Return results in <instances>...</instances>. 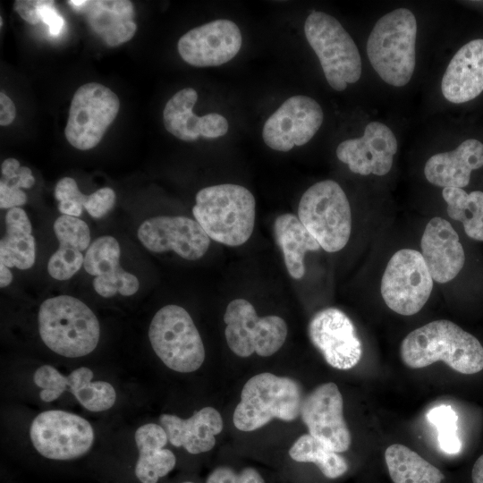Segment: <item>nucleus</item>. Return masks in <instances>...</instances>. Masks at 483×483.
<instances>
[{"mask_svg":"<svg viewBox=\"0 0 483 483\" xmlns=\"http://www.w3.org/2000/svg\"><path fill=\"white\" fill-rule=\"evenodd\" d=\"M239 483H265L260 474L253 468H245L239 473Z\"/></svg>","mask_w":483,"mask_h":483,"instance_id":"37998d69","label":"nucleus"},{"mask_svg":"<svg viewBox=\"0 0 483 483\" xmlns=\"http://www.w3.org/2000/svg\"><path fill=\"white\" fill-rule=\"evenodd\" d=\"M192 214L210 239L227 246H240L253 233L256 200L242 185H213L197 193Z\"/></svg>","mask_w":483,"mask_h":483,"instance_id":"f03ea898","label":"nucleus"},{"mask_svg":"<svg viewBox=\"0 0 483 483\" xmlns=\"http://www.w3.org/2000/svg\"><path fill=\"white\" fill-rule=\"evenodd\" d=\"M385 461L394 483H442L445 478L440 470L402 444L389 445Z\"/></svg>","mask_w":483,"mask_h":483,"instance_id":"c756f323","label":"nucleus"},{"mask_svg":"<svg viewBox=\"0 0 483 483\" xmlns=\"http://www.w3.org/2000/svg\"><path fill=\"white\" fill-rule=\"evenodd\" d=\"M304 32L334 89L343 91L360 80L362 67L359 50L335 17L313 11L305 21Z\"/></svg>","mask_w":483,"mask_h":483,"instance_id":"423d86ee","label":"nucleus"},{"mask_svg":"<svg viewBox=\"0 0 483 483\" xmlns=\"http://www.w3.org/2000/svg\"><path fill=\"white\" fill-rule=\"evenodd\" d=\"M30 436L35 449L53 460L82 456L94 441V431L88 420L59 410L39 413L30 425Z\"/></svg>","mask_w":483,"mask_h":483,"instance_id":"f8f14e48","label":"nucleus"},{"mask_svg":"<svg viewBox=\"0 0 483 483\" xmlns=\"http://www.w3.org/2000/svg\"><path fill=\"white\" fill-rule=\"evenodd\" d=\"M119 259L120 245L118 241L110 235L96 239L85 253L84 269L96 276L93 286L102 297L110 298L117 292L131 296L139 290L138 278L123 270L120 267Z\"/></svg>","mask_w":483,"mask_h":483,"instance_id":"aec40b11","label":"nucleus"},{"mask_svg":"<svg viewBox=\"0 0 483 483\" xmlns=\"http://www.w3.org/2000/svg\"><path fill=\"white\" fill-rule=\"evenodd\" d=\"M308 334L326 363L336 369H351L362 357V344L355 326L339 309L318 311L309 323Z\"/></svg>","mask_w":483,"mask_h":483,"instance_id":"4468645a","label":"nucleus"},{"mask_svg":"<svg viewBox=\"0 0 483 483\" xmlns=\"http://www.w3.org/2000/svg\"><path fill=\"white\" fill-rule=\"evenodd\" d=\"M43 0H16L14 11L28 23L38 24L40 21L38 9Z\"/></svg>","mask_w":483,"mask_h":483,"instance_id":"ea45409f","label":"nucleus"},{"mask_svg":"<svg viewBox=\"0 0 483 483\" xmlns=\"http://www.w3.org/2000/svg\"><path fill=\"white\" fill-rule=\"evenodd\" d=\"M134 437L139 450L136 477L141 483H157L176 463L174 453L163 448L168 441L167 434L161 425L147 423L136 430Z\"/></svg>","mask_w":483,"mask_h":483,"instance_id":"bb28decb","label":"nucleus"},{"mask_svg":"<svg viewBox=\"0 0 483 483\" xmlns=\"http://www.w3.org/2000/svg\"><path fill=\"white\" fill-rule=\"evenodd\" d=\"M182 483H193V482H191V481H185V482H182Z\"/></svg>","mask_w":483,"mask_h":483,"instance_id":"de8ad7c7","label":"nucleus"},{"mask_svg":"<svg viewBox=\"0 0 483 483\" xmlns=\"http://www.w3.org/2000/svg\"><path fill=\"white\" fill-rule=\"evenodd\" d=\"M38 331L54 352L69 358L88 355L100 335L98 320L81 301L69 295L49 298L39 307Z\"/></svg>","mask_w":483,"mask_h":483,"instance_id":"7ed1b4c3","label":"nucleus"},{"mask_svg":"<svg viewBox=\"0 0 483 483\" xmlns=\"http://www.w3.org/2000/svg\"><path fill=\"white\" fill-rule=\"evenodd\" d=\"M400 357L410 369L443 361L462 374L483 369V346L479 341L446 319L431 321L409 333L401 343Z\"/></svg>","mask_w":483,"mask_h":483,"instance_id":"f257e3e1","label":"nucleus"},{"mask_svg":"<svg viewBox=\"0 0 483 483\" xmlns=\"http://www.w3.org/2000/svg\"><path fill=\"white\" fill-rule=\"evenodd\" d=\"M298 217L327 252L341 250L350 239V203L343 190L335 181L325 180L310 186L301 198Z\"/></svg>","mask_w":483,"mask_h":483,"instance_id":"0eeeda50","label":"nucleus"},{"mask_svg":"<svg viewBox=\"0 0 483 483\" xmlns=\"http://www.w3.org/2000/svg\"><path fill=\"white\" fill-rule=\"evenodd\" d=\"M301 389L291 377L263 372L243 386L233 421L241 431L256 430L273 419L292 421L301 415Z\"/></svg>","mask_w":483,"mask_h":483,"instance_id":"39448f33","label":"nucleus"},{"mask_svg":"<svg viewBox=\"0 0 483 483\" xmlns=\"http://www.w3.org/2000/svg\"><path fill=\"white\" fill-rule=\"evenodd\" d=\"M442 196L447 203V215L463 225L465 233L483 242V191L467 193L461 188H443Z\"/></svg>","mask_w":483,"mask_h":483,"instance_id":"2f4dec72","label":"nucleus"},{"mask_svg":"<svg viewBox=\"0 0 483 483\" xmlns=\"http://www.w3.org/2000/svg\"><path fill=\"white\" fill-rule=\"evenodd\" d=\"M159 422L173 445L183 446L192 454L211 450L216 444L215 436L223 429L222 417L213 407H204L188 419L162 414Z\"/></svg>","mask_w":483,"mask_h":483,"instance_id":"5701e85b","label":"nucleus"},{"mask_svg":"<svg viewBox=\"0 0 483 483\" xmlns=\"http://www.w3.org/2000/svg\"><path fill=\"white\" fill-rule=\"evenodd\" d=\"M273 229L275 242L282 250L289 275L293 279H301L306 271V252L318 250L320 245L293 214L278 216L275 219Z\"/></svg>","mask_w":483,"mask_h":483,"instance_id":"cd10ccee","label":"nucleus"},{"mask_svg":"<svg viewBox=\"0 0 483 483\" xmlns=\"http://www.w3.org/2000/svg\"><path fill=\"white\" fill-rule=\"evenodd\" d=\"M5 235L0 241V263L24 270L35 262V239L26 212L13 208L5 215Z\"/></svg>","mask_w":483,"mask_h":483,"instance_id":"c85d7f7f","label":"nucleus"},{"mask_svg":"<svg viewBox=\"0 0 483 483\" xmlns=\"http://www.w3.org/2000/svg\"><path fill=\"white\" fill-rule=\"evenodd\" d=\"M420 247L432 278L437 283L450 282L464 266L465 253L459 236L444 218L436 216L428 221Z\"/></svg>","mask_w":483,"mask_h":483,"instance_id":"412c9836","label":"nucleus"},{"mask_svg":"<svg viewBox=\"0 0 483 483\" xmlns=\"http://www.w3.org/2000/svg\"><path fill=\"white\" fill-rule=\"evenodd\" d=\"M428 420L437 430V441L440 449L448 454H456L462 449L458 436V415L446 404L437 405L427 414Z\"/></svg>","mask_w":483,"mask_h":483,"instance_id":"72a5a7b5","label":"nucleus"},{"mask_svg":"<svg viewBox=\"0 0 483 483\" xmlns=\"http://www.w3.org/2000/svg\"><path fill=\"white\" fill-rule=\"evenodd\" d=\"M432 289L433 278L419 251L402 249L391 257L380 286L390 309L402 316L414 315L426 304Z\"/></svg>","mask_w":483,"mask_h":483,"instance_id":"9d476101","label":"nucleus"},{"mask_svg":"<svg viewBox=\"0 0 483 483\" xmlns=\"http://www.w3.org/2000/svg\"><path fill=\"white\" fill-rule=\"evenodd\" d=\"M396 151L397 140L391 129L382 123L371 122L361 137L342 141L336 157L354 174L383 176L391 170Z\"/></svg>","mask_w":483,"mask_h":483,"instance_id":"6ab92c4d","label":"nucleus"},{"mask_svg":"<svg viewBox=\"0 0 483 483\" xmlns=\"http://www.w3.org/2000/svg\"><path fill=\"white\" fill-rule=\"evenodd\" d=\"M198 93L185 88L175 93L163 111L164 125L168 132L183 141H195L200 136V120L192 111Z\"/></svg>","mask_w":483,"mask_h":483,"instance_id":"7c9ffc66","label":"nucleus"},{"mask_svg":"<svg viewBox=\"0 0 483 483\" xmlns=\"http://www.w3.org/2000/svg\"><path fill=\"white\" fill-rule=\"evenodd\" d=\"M115 199L114 190L108 187L101 188L87 197L84 208L89 216L98 219L113 208Z\"/></svg>","mask_w":483,"mask_h":483,"instance_id":"c9c22d12","label":"nucleus"},{"mask_svg":"<svg viewBox=\"0 0 483 483\" xmlns=\"http://www.w3.org/2000/svg\"><path fill=\"white\" fill-rule=\"evenodd\" d=\"M228 127V122L222 114H207L201 116L200 136L207 139L219 138L226 134Z\"/></svg>","mask_w":483,"mask_h":483,"instance_id":"e433bc0d","label":"nucleus"},{"mask_svg":"<svg viewBox=\"0 0 483 483\" xmlns=\"http://www.w3.org/2000/svg\"><path fill=\"white\" fill-rule=\"evenodd\" d=\"M148 338L157 357L169 369L193 372L205 360L200 335L190 314L178 305H166L153 317Z\"/></svg>","mask_w":483,"mask_h":483,"instance_id":"6e6552de","label":"nucleus"},{"mask_svg":"<svg viewBox=\"0 0 483 483\" xmlns=\"http://www.w3.org/2000/svg\"><path fill=\"white\" fill-rule=\"evenodd\" d=\"M324 119L320 105L308 96L287 98L266 121L262 138L270 148L286 152L308 143Z\"/></svg>","mask_w":483,"mask_h":483,"instance_id":"ddd939ff","label":"nucleus"},{"mask_svg":"<svg viewBox=\"0 0 483 483\" xmlns=\"http://www.w3.org/2000/svg\"><path fill=\"white\" fill-rule=\"evenodd\" d=\"M138 238L152 252L174 250L187 260L202 258L210 244V238L200 225L186 216L148 218L140 225Z\"/></svg>","mask_w":483,"mask_h":483,"instance_id":"dca6fc26","label":"nucleus"},{"mask_svg":"<svg viewBox=\"0 0 483 483\" xmlns=\"http://www.w3.org/2000/svg\"><path fill=\"white\" fill-rule=\"evenodd\" d=\"M35 183L31 170L27 166H21L18 172L10 176H2L0 188L11 191H18L21 188L29 189Z\"/></svg>","mask_w":483,"mask_h":483,"instance_id":"4c0bfd02","label":"nucleus"},{"mask_svg":"<svg viewBox=\"0 0 483 483\" xmlns=\"http://www.w3.org/2000/svg\"><path fill=\"white\" fill-rule=\"evenodd\" d=\"M225 335L231 351L240 357L253 352L262 357L275 353L287 336L285 321L275 315L258 317L253 305L244 299H235L226 307Z\"/></svg>","mask_w":483,"mask_h":483,"instance_id":"1a4fd4ad","label":"nucleus"},{"mask_svg":"<svg viewBox=\"0 0 483 483\" xmlns=\"http://www.w3.org/2000/svg\"><path fill=\"white\" fill-rule=\"evenodd\" d=\"M119 108V98L109 88L97 82L83 84L71 103L66 140L77 149L93 148L116 118Z\"/></svg>","mask_w":483,"mask_h":483,"instance_id":"9b49d317","label":"nucleus"},{"mask_svg":"<svg viewBox=\"0 0 483 483\" xmlns=\"http://www.w3.org/2000/svg\"><path fill=\"white\" fill-rule=\"evenodd\" d=\"M443 96L454 104L465 103L483 91V39L462 46L451 59L441 82Z\"/></svg>","mask_w":483,"mask_h":483,"instance_id":"4be33fe9","label":"nucleus"},{"mask_svg":"<svg viewBox=\"0 0 483 483\" xmlns=\"http://www.w3.org/2000/svg\"><path fill=\"white\" fill-rule=\"evenodd\" d=\"M417 21L406 8L382 16L372 29L367 42L370 64L387 84L406 85L415 68Z\"/></svg>","mask_w":483,"mask_h":483,"instance_id":"20e7f679","label":"nucleus"},{"mask_svg":"<svg viewBox=\"0 0 483 483\" xmlns=\"http://www.w3.org/2000/svg\"><path fill=\"white\" fill-rule=\"evenodd\" d=\"M473 483H483V454L475 462L471 470Z\"/></svg>","mask_w":483,"mask_h":483,"instance_id":"a18cd8bd","label":"nucleus"},{"mask_svg":"<svg viewBox=\"0 0 483 483\" xmlns=\"http://www.w3.org/2000/svg\"><path fill=\"white\" fill-rule=\"evenodd\" d=\"M16 115V109L13 100L4 92L0 93V125L11 124Z\"/></svg>","mask_w":483,"mask_h":483,"instance_id":"a19ab883","label":"nucleus"},{"mask_svg":"<svg viewBox=\"0 0 483 483\" xmlns=\"http://www.w3.org/2000/svg\"><path fill=\"white\" fill-rule=\"evenodd\" d=\"M20 162L15 158H7L1 164L2 176H10L18 172Z\"/></svg>","mask_w":483,"mask_h":483,"instance_id":"c03bdc74","label":"nucleus"},{"mask_svg":"<svg viewBox=\"0 0 483 483\" xmlns=\"http://www.w3.org/2000/svg\"><path fill=\"white\" fill-rule=\"evenodd\" d=\"M54 1L43 0L38 13L40 21L48 26L51 35H58L64 26V19L55 10Z\"/></svg>","mask_w":483,"mask_h":483,"instance_id":"58836bf2","label":"nucleus"},{"mask_svg":"<svg viewBox=\"0 0 483 483\" xmlns=\"http://www.w3.org/2000/svg\"><path fill=\"white\" fill-rule=\"evenodd\" d=\"M13 281V275L8 267L0 263V286L1 288L8 286Z\"/></svg>","mask_w":483,"mask_h":483,"instance_id":"49530a36","label":"nucleus"},{"mask_svg":"<svg viewBox=\"0 0 483 483\" xmlns=\"http://www.w3.org/2000/svg\"><path fill=\"white\" fill-rule=\"evenodd\" d=\"M92 370L86 367L78 368L64 377L51 365L39 367L33 376L34 383L42 388L39 397L44 402L55 401L68 390L90 411L110 409L116 399L114 386L106 381H92Z\"/></svg>","mask_w":483,"mask_h":483,"instance_id":"a211bd4d","label":"nucleus"},{"mask_svg":"<svg viewBox=\"0 0 483 483\" xmlns=\"http://www.w3.org/2000/svg\"><path fill=\"white\" fill-rule=\"evenodd\" d=\"M74 11L86 16L90 29L109 47L129 41L137 30L133 4L128 0H84Z\"/></svg>","mask_w":483,"mask_h":483,"instance_id":"393cba45","label":"nucleus"},{"mask_svg":"<svg viewBox=\"0 0 483 483\" xmlns=\"http://www.w3.org/2000/svg\"><path fill=\"white\" fill-rule=\"evenodd\" d=\"M55 197L59 201L58 209L63 215L78 217L82 214L88 196L79 190L74 179L64 177L55 185Z\"/></svg>","mask_w":483,"mask_h":483,"instance_id":"f704fd0d","label":"nucleus"},{"mask_svg":"<svg viewBox=\"0 0 483 483\" xmlns=\"http://www.w3.org/2000/svg\"><path fill=\"white\" fill-rule=\"evenodd\" d=\"M242 43L239 27L230 20L217 19L182 35L177 49L183 61L191 65L219 66L238 54Z\"/></svg>","mask_w":483,"mask_h":483,"instance_id":"f3484780","label":"nucleus"},{"mask_svg":"<svg viewBox=\"0 0 483 483\" xmlns=\"http://www.w3.org/2000/svg\"><path fill=\"white\" fill-rule=\"evenodd\" d=\"M53 228L59 248L50 257L47 271L54 279L67 280L83 265L82 251L90 245V231L84 221L66 215L57 217Z\"/></svg>","mask_w":483,"mask_h":483,"instance_id":"a878e982","label":"nucleus"},{"mask_svg":"<svg viewBox=\"0 0 483 483\" xmlns=\"http://www.w3.org/2000/svg\"><path fill=\"white\" fill-rule=\"evenodd\" d=\"M206 483H239V473L229 467H218L209 474Z\"/></svg>","mask_w":483,"mask_h":483,"instance_id":"79ce46f5","label":"nucleus"},{"mask_svg":"<svg viewBox=\"0 0 483 483\" xmlns=\"http://www.w3.org/2000/svg\"><path fill=\"white\" fill-rule=\"evenodd\" d=\"M482 166L483 144L478 140L468 139L452 151L429 157L424 174L436 186L462 189L469 184L471 172Z\"/></svg>","mask_w":483,"mask_h":483,"instance_id":"b1692460","label":"nucleus"},{"mask_svg":"<svg viewBox=\"0 0 483 483\" xmlns=\"http://www.w3.org/2000/svg\"><path fill=\"white\" fill-rule=\"evenodd\" d=\"M301 416L309 434L336 453L347 451L352 436L343 417V401L336 384H321L301 402Z\"/></svg>","mask_w":483,"mask_h":483,"instance_id":"2eb2a0df","label":"nucleus"},{"mask_svg":"<svg viewBox=\"0 0 483 483\" xmlns=\"http://www.w3.org/2000/svg\"><path fill=\"white\" fill-rule=\"evenodd\" d=\"M290 457L300 462H313L328 479H336L348 470L346 460L309 434L301 436L289 450Z\"/></svg>","mask_w":483,"mask_h":483,"instance_id":"473e14b6","label":"nucleus"}]
</instances>
